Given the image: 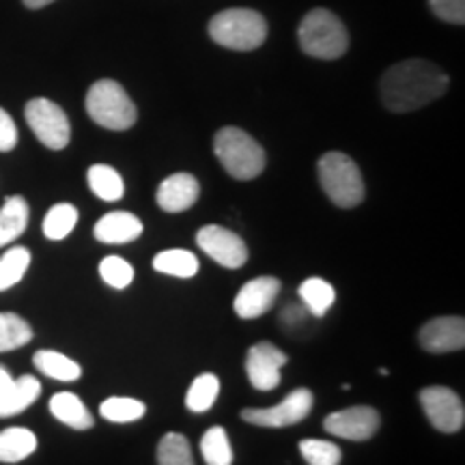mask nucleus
<instances>
[{
	"label": "nucleus",
	"instance_id": "nucleus-18",
	"mask_svg": "<svg viewBox=\"0 0 465 465\" xmlns=\"http://www.w3.org/2000/svg\"><path fill=\"white\" fill-rule=\"evenodd\" d=\"M50 411L58 422L67 424L75 431H89L93 424H95V418L86 410L83 399L75 397L74 392H56L50 399Z\"/></svg>",
	"mask_w": 465,
	"mask_h": 465
},
{
	"label": "nucleus",
	"instance_id": "nucleus-29",
	"mask_svg": "<svg viewBox=\"0 0 465 465\" xmlns=\"http://www.w3.org/2000/svg\"><path fill=\"white\" fill-rule=\"evenodd\" d=\"M102 418H106L108 422L116 424H127V422H138L147 414V405L138 399L130 397H110L100 405Z\"/></svg>",
	"mask_w": 465,
	"mask_h": 465
},
{
	"label": "nucleus",
	"instance_id": "nucleus-27",
	"mask_svg": "<svg viewBox=\"0 0 465 465\" xmlns=\"http://www.w3.org/2000/svg\"><path fill=\"white\" fill-rule=\"evenodd\" d=\"M78 224V209L72 203H58V205L50 207V212L44 218V235L52 242L65 240L74 226Z\"/></svg>",
	"mask_w": 465,
	"mask_h": 465
},
{
	"label": "nucleus",
	"instance_id": "nucleus-4",
	"mask_svg": "<svg viewBox=\"0 0 465 465\" xmlns=\"http://www.w3.org/2000/svg\"><path fill=\"white\" fill-rule=\"evenodd\" d=\"M209 37L229 50H257L267 39V22L254 9H226L212 17Z\"/></svg>",
	"mask_w": 465,
	"mask_h": 465
},
{
	"label": "nucleus",
	"instance_id": "nucleus-10",
	"mask_svg": "<svg viewBox=\"0 0 465 465\" xmlns=\"http://www.w3.org/2000/svg\"><path fill=\"white\" fill-rule=\"evenodd\" d=\"M196 243L209 259H213L226 270H240L248 261L246 242L226 226L205 224L196 232Z\"/></svg>",
	"mask_w": 465,
	"mask_h": 465
},
{
	"label": "nucleus",
	"instance_id": "nucleus-33",
	"mask_svg": "<svg viewBox=\"0 0 465 465\" xmlns=\"http://www.w3.org/2000/svg\"><path fill=\"white\" fill-rule=\"evenodd\" d=\"M102 281L113 289H125L134 281V267L121 257H106L100 263Z\"/></svg>",
	"mask_w": 465,
	"mask_h": 465
},
{
	"label": "nucleus",
	"instance_id": "nucleus-20",
	"mask_svg": "<svg viewBox=\"0 0 465 465\" xmlns=\"http://www.w3.org/2000/svg\"><path fill=\"white\" fill-rule=\"evenodd\" d=\"M28 226V203L22 196H9L0 207V248L14 243Z\"/></svg>",
	"mask_w": 465,
	"mask_h": 465
},
{
	"label": "nucleus",
	"instance_id": "nucleus-1",
	"mask_svg": "<svg viewBox=\"0 0 465 465\" xmlns=\"http://www.w3.org/2000/svg\"><path fill=\"white\" fill-rule=\"evenodd\" d=\"M449 75L435 63L424 61V58H410L383 72L380 95L381 104L391 113L405 114L440 100L449 91Z\"/></svg>",
	"mask_w": 465,
	"mask_h": 465
},
{
	"label": "nucleus",
	"instance_id": "nucleus-34",
	"mask_svg": "<svg viewBox=\"0 0 465 465\" xmlns=\"http://www.w3.org/2000/svg\"><path fill=\"white\" fill-rule=\"evenodd\" d=\"M429 7L440 20L449 25H465V0H429Z\"/></svg>",
	"mask_w": 465,
	"mask_h": 465
},
{
	"label": "nucleus",
	"instance_id": "nucleus-31",
	"mask_svg": "<svg viewBox=\"0 0 465 465\" xmlns=\"http://www.w3.org/2000/svg\"><path fill=\"white\" fill-rule=\"evenodd\" d=\"M158 465H194L188 438L182 433H166L158 444Z\"/></svg>",
	"mask_w": 465,
	"mask_h": 465
},
{
	"label": "nucleus",
	"instance_id": "nucleus-26",
	"mask_svg": "<svg viewBox=\"0 0 465 465\" xmlns=\"http://www.w3.org/2000/svg\"><path fill=\"white\" fill-rule=\"evenodd\" d=\"M220 394V380L213 373H203L192 381L188 394H185V407L194 414L209 411L216 403Z\"/></svg>",
	"mask_w": 465,
	"mask_h": 465
},
{
	"label": "nucleus",
	"instance_id": "nucleus-13",
	"mask_svg": "<svg viewBox=\"0 0 465 465\" xmlns=\"http://www.w3.org/2000/svg\"><path fill=\"white\" fill-rule=\"evenodd\" d=\"M418 342L429 353H452L465 347V319L457 315L435 317L418 332Z\"/></svg>",
	"mask_w": 465,
	"mask_h": 465
},
{
	"label": "nucleus",
	"instance_id": "nucleus-19",
	"mask_svg": "<svg viewBox=\"0 0 465 465\" xmlns=\"http://www.w3.org/2000/svg\"><path fill=\"white\" fill-rule=\"evenodd\" d=\"M37 450V435L31 429L9 427L0 431V463H20Z\"/></svg>",
	"mask_w": 465,
	"mask_h": 465
},
{
	"label": "nucleus",
	"instance_id": "nucleus-7",
	"mask_svg": "<svg viewBox=\"0 0 465 465\" xmlns=\"http://www.w3.org/2000/svg\"><path fill=\"white\" fill-rule=\"evenodd\" d=\"M25 116L28 127L44 147L52 151L67 147L69 138H72V125H69L65 110L58 104L45 100V97H37V100L26 104Z\"/></svg>",
	"mask_w": 465,
	"mask_h": 465
},
{
	"label": "nucleus",
	"instance_id": "nucleus-11",
	"mask_svg": "<svg viewBox=\"0 0 465 465\" xmlns=\"http://www.w3.org/2000/svg\"><path fill=\"white\" fill-rule=\"evenodd\" d=\"M381 416L375 407L369 405H353L347 410L334 411L323 420V429L336 438L351 440V441H366L380 431Z\"/></svg>",
	"mask_w": 465,
	"mask_h": 465
},
{
	"label": "nucleus",
	"instance_id": "nucleus-3",
	"mask_svg": "<svg viewBox=\"0 0 465 465\" xmlns=\"http://www.w3.org/2000/svg\"><path fill=\"white\" fill-rule=\"evenodd\" d=\"M213 153L232 179L250 182L265 171L267 158L261 144L240 127H223L213 138Z\"/></svg>",
	"mask_w": 465,
	"mask_h": 465
},
{
	"label": "nucleus",
	"instance_id": "nucleus-24",
	"mask_svg": "<svg viewBox=\"0 0 465 465\" xmlns=\"http://www.w3.org/2000/svg\"><path fill=\"white\" fill-rule=\"evenodd\" d=\"M89 188L97 199L106 203L121 201L125 194V183L121 174L106 164H93L89 168Z\"/></svg>",
	"mask_w": 465,
	"mask_h": 465
},
{
	"label": "nucleus",
	"instance_id": "nucleus-21",
	"mask_svg": "<svg viewBox=\"0 0 465 465\" xmlns=\"http://www.w3.org/2000/svg\"><path fill=\"white\" fill-rule=\"evenodd\" d=\"M33 364L39 373L50 377V380L75 381L83 377V369H80L78 362H74L65 353L52 351V349H42V351L35 353Z\"/></svg>",
	"mask_w": 465,
	"mask_h": 465
},
{
	"label": "nucleus",
	"instance_id": "nucleus-36",
	"mask_svg": "<svg viewBox=\"0 0 465 465\" xmlns=\"http://www.w3.org/2000/svg\"><path fill=\"white\" fill-rule=\"evenodd\" d=\"M22 3H25V7L28 9H44L48 7L50 3H54V0H22Z\"/></svg>",
	"mask_w": 465,
	"mask_h": 465
},
{
	"label": "nucleus",
	"instance_id": "nucleus-23",
	"mask_svg": "<svg viewBox=\"0 0 465 465\" xmlns=\"http://www.w3.org/2000/svg\"><path fill=\"white\" fill-rule=\"evenodd\" d=\"M199 259L196 254H192L190 250H164V252L155 254L153 259V270L160 274L174 276V278H194L199 274Z\"/></svg>",
	"mask_w": 465,
	"mask_h": 465
},
{
	"label": "nucleus",
	"instance_id": "nucleus-16",
	"mask_svg": "<svg viewBox=\"0 0 465 465\" xmlns=\"http://www.w3.org/2000/svg\"><path fill=\"white\" fill-rule=\"evenodd\" d=\"M201 196V183L194 174L190 173H174L171 177H166L160 183L158 194V205L168 213H182L199 201Z\"/></svg>",
	"mask_w": 465,
	"mask_h": 465
},
{
	"label": "nucleus",
	"instance_id": "nucleus-14",
	"mask_svg": "<svg viewBox=\"0 0 465 465\" xmlns=\"http://www.w3.org/2000/svg\"><path fill=\"white\" fill-rule=\"evenodd\" d=\"M282 284L276 276H259L248 281L237 293L232 308L242 319H259L272 311L276 304L278 295H281Z\"/></svg>",
	"mask_w": 465,
	"mask_h": 465
},
{
	"label": "nucleus",
	"instance_id": "nucleus-17",
	"mask_svg": "<svg viewBox=\"0 0 465 465\" xmlns=\"http://www.w3.org/2000/svg\"><path fill=\"white\" fill-rule=\"evenodd\" d=\"M143 229L141 218L121 209V212H110L97 220L93 235L97 242L108 243V246H119V243L136 242L143 235Z\"/></svg>",
	"mask_w": 465,
	"mask_h": 465
},
{
	"label": "nucleus",
	"instance_id": "nucleus-6",
	"mask_svg": "<svg viewBox=\"0 0 465 465\" xmlns=\"http://www.w3.org/2000/svg\"><path fill=\"white\" fill-rule=\"evenodd\" d=\"M86 113L97 125L113 132H125L134 127L138 110L124 86L114 80H97L86 93Z\"/></svg>",
	"mask_w": 465,
	"mask_h": 465
},
{
	"label": "nucleus",
	"instance_id": "nucleus-28",
	"mask_svg": "<svg viewBox=\"0 0 465 465\" xmlns=\"http://www.w3.org/2000/svg\"><path fill=\"white\" fill-rule=\"evenodd\" d=\"M31 265V252L25 246H14L0 257V293L11 287H15L17 282L25 278Z\"/></svg>",
	"mask_w": 465,
	"mask_h": 465
},
{
	"label": "nucleus",
	"instance_id": "nucleus-2",
	"mask_svg": "<svg viewBox=\"0 0 465 465\" xmlns=\"http://www.w3.org/2000/svg\"><path fill=\"white\" fill-rule=\"evenodd\" d=\"M298 42L304 54L319 61H336L349 50V33L332 11L312 9L302 17Z\"/></svg>",
	"mask_w": 465,
	"mask_h": 465
},
{
	"label": "nucleus",
	"instance_id": "nucleus-15",
	"mask_svg": "<svg viewBox=\"0 0 465 465\" xmlns=\"http://www.w3.org/2000/svg\"><path fill=\"white\" fill-rule=\"evenodd\" d=\"M42 394L37 377L22 375L14 380L5 366H0V418H11L28 410Z\"/></svg>",
	"mask_w": 465,
	"mask_h": 465
},
{
	"label": "nucleus",
	"instance_id": "nucleus-12",
	"mask_svg": "<svg viewBox=\"0 0 465 465\" xmlns=\"http://www.w3.org/2000/svg\"><path fill=\"white\" fill-rule=\"evenodd\" d=\"M287 362V353L278 349L274 342H257L248 349L246 375L257 391L270 392L281 383V371Z\"/></svg>",
	"mask_w": 465,
	"mask_h": 465
},
{
	"label": "nucleus",
	"instance_id": "nucleus-8",
	"mask_svg": "<svg viewBox=\"0 0 465 465\" xmlns=\"http://www.w3.org/2000/svg\"><path fill=\"white\" fill-rule=\"evenodd\" d=\"M312 405H315V394L308 388H298L284 397L281 403L274 407H250V410L242 411V420L254 427H270V429H282V427H293L304 420L311 414Z\"/></svg>",
	"mask_w": 465,
	"mask_h": 465
},
{
	"label": "nucleus",
	"instance_id": "nucleus-32",
	"mask_svg": "<svg viewBox=\"0 0 465 465\" xmlns=\"http://www.w3.org/2000/svg\"><path fill=\"white\" fill-rule=\"evenodd\" d=\"M298 449L308 465H341L342 450L334 441L302 440Z\"/></svg>",
	"mask_w": 465,
	"mask_h": 465
},
{
	"label": "nucleus",
	"instance_id": "nucleus-35",
	"mask_svg": "<svg viewBox=\"0 0 465 465\" xmlns=\"http://www.w3.org/2000/svg\"><path fill=\"white\" fill-rule=\"evenodd\" d=\"M17 144V127L15 121L11 119V114L5 108H0V151L7 153L14 151Z\"/></svg>",
	"mask_w": 465,
	"mask_h": 465
},
{
	"label": "nucleus",
	"instance_id": "nucleus-5",
	"mask_svg": "<svg viewBox=\"0 0 465 465\" xmlns=\"http://www.w3.org/2000/svg\"><path fill=\"white\" fill-rule=\"evenodd\" d=\"M317 173L319 183L336 207L351 209L364 201L366 188L362 173L349 155L341 151H330L319 160Z\"/></svg>",
	"mask_w": 465,
	"mask_h": 465
},
{
	"label": "nucleus",
	"instance_id": "nucleus-22",
	"mask_svg": "<svg viewBox=\"0 0 465 465\" xmlns=\"http://www.w3.org/2000/svg\"><path fill=\"white\" fill-rule=\"evenodd\" d=\"M298 295L302 304L306 306V311L311 312L312 317H323L336 302V289L319 276L306 278V281L300 284Z\"/></svg>",
	"mask_w": 465,
	"mask_h": 465
},
{
	"label": "nucleus",
	"instance_id": "nucleus-25",
	"mask_svg": "<svg viewBox=\"0 0 465 465\" xmlns=\"http://www.w3.org/2000/svg\"><path fill=\"white\" fill-rule=\"evenodd\" d=\"M33 341V328L15 312H0V353L15 351Z\"/></svg>",
	"mask_w": 465,
	"mask_h": 465
},
{
	"label": "nucleus",
	"instance_id": "nucleus-30",
	"mask_svg": "<svg viewBox=\"0 0 465 465\" xmlns=\"http://www.w3.org/2000/svg\"><path fill=\"white\" fill-rule=\"evenodd\" d=\"M201 452L207 465H232V461H235L229 435L223 427L207 429L201 440Z\"/></svg>",
	"mask_w": 465,
	"mask_h": 465
},
{
	"label": "nucleus",
	"instance_id": "nucleus-9",
	"mask_svg": "<svg viewBox=\"0 0 465 465\" xmlns=\"http://www.w3.org/2000/svg\"><path fill=\"white\" fill-rule=\"evenodd\" d=\"M429 422L440 433H457L465 424V405L455 391L446 386H429L418 392Z\"/></svg>",
	"mask_w": 465,
	"mask_h": 465
}]
</instances>
